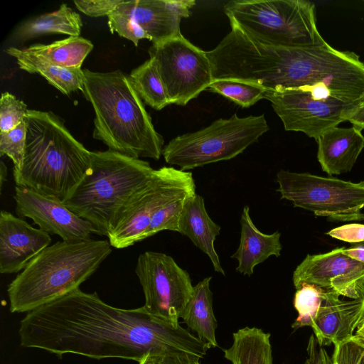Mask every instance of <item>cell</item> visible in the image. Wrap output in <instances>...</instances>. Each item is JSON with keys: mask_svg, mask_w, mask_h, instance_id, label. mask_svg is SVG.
<instances>
[{"mask_svg": "<svg viewBox=\"0 0 364 364\" xmlns=\"http://www.w3.org/2000/svg\"><path fill=\"white\" fill-rule=\"evenodd\" d=\"M189 196L175 200L159 210L152 217L149 226L144 234V240L163 230L178 232L181 213L186 198Z\"/></svg>", "mask_w": 364, "mask_h": 364, "instance_id": "f1b7e54d", "label": "cell"}, {"mask_svg": "<svg viewBox=\"0 0 364 364\" xmlns=\"http://www.w3.org/2000/svg\"><path fill=\"white\" fill-rule=\"evenodd\" d=\"M343 252L350 258L359 262L364 263V247L352 245L350 248H343Z\"/></svg>", "mask_w": 364, "mask_h": 364, "instance_id": "74e56055", "label": "cell"}, {"mask_svg": "<svg viewBox=\"0 0 364 364\" xmlns=\"http://www.w3.org/2000/svg\"><path fill=\"white\" fill-rule=\"evenodd\" d=\"M107 24L111 33H117L119 36L131 41L136 47L138 46L141 39L151 41L146 31L137 25L119 5L107 16Z\"/></svg>", "mask_w": 364, "mask_h": 364, "instance_id": "4dcf8cb0", "label": "cell"}, {"mask_svg": "<svg viewBox=\"0 0 364 364\" xmlns=\"http://www.w3.org/2000/svg\"><path fill=\"white\" fill-rule=\"evenodd\" d=\"M6 176H7V168L5 164L3 161H1V166H0V186H1V191L2 190V187L4 185V182L6 180Z\"/></svg>", "mask_w": 364, "mask_h": 364, "instance_id": "60d3db41", "label": "cell"}, {"mask_svg": "<svg viewBox=\"0 0 364 364\" xmlns=\"http://www.w3.org/2000/svg\"><path fill=\"white\" fill-rule=\"evenodd\" d=\"M21 345L60 358L74 353L95 359L141 361L148 356L203 358L209 349L196 336L150 314L144 306L124 309L79 289L34 309L20 322Z\"/></svg>", "mask_w": 364, "mask_h": 364, "instance_id": "6da1fadb", "label": "cell"}, {"mask_svg": "<svg viewBox=\"0 0 364 364\" xmlns=\"http://www.w3.org/2000/svg\"><path fill=\"white\" fill-rule=\"evenodd\" d=\"M194 0L124 1L119 6L149 36L153 44L181 36L182 18L191 14Z\"/></svg>", "mask_w": 364, "mask_h": 364, "instance_id": "2e32d148", "label": "cell"}, {"mask_svg": "<svg viewBox=\"0 0 364 364\" xmlns=\"http://www.w3.org/2000/svg\"><path fill=\"white\" fill-rule=\"evenodd\" d=\"M362 300V314L353 338L364 346V296Z\"/></svg>", "mask_w": 364, "mask_h": 364, "instance_id": "ab89813d", "label": "cell"}, {"mask_svg": "<svg viewBox=\"0 0 364 364\" xmlns=\"http://www.w3.org/2000/svg\"><path fill=\"white\" fill-rule=\"evenodd\" d=\"M317 159L322 170L330 176L351 171L364 148V136L355 127H334L316 140Z\"/></svg>", "mask_w": 364, "mask_h": 364, "instance_id": "ac0fdd59", "label": "cell"}, {"mask_svg": "<svg viewBox=\"0 0 364 364\" xmlns=\"http://www.w3.org/2000/svg\"><path fill=\"white\" fill-rule=\"evenodd\" d=\"M224 11L230 24L264 43L300 47L325 42L315 5L307 0H235Z\"/></svg>", "mask_w": 364, "mask_h": 364, "instance_id": "8992f818", "label": "cell"}, {"mask_svg": "<svg viewBox=\"0 0 364 364\" xmlns=\"http://www.w3.org/2000/svg\"><path fill=\"white\" fill-rule=\"evenodd\" d=\"M361 314V299L342 300L338 294L325 290L311 326L314 335L322 346L348 340L353 336Z\"/></svg>", "mask_w": 364, "mask_h": 364, "instance_id": "e0dca14e", "label": "cell"}, {"mask_svg": "<svg viewBox=\"0 0 364 364\" xmlns=\"http://www.w3.org/2000/svg\"><path fill=\"white\" fill-rule=\"evenodd\" d=\"M343 248L323 254L307 255L293 273L295 288L312 284L339 296L362 299L364 296V263L344 255Z\"/></svg>", "mask_w": 364, "mask_h": 364, "instance_id": "4fadbf2b", "label": "cell"}, {"mask_svg": "<svg viewBox=\"0 0 364 364\" xmlns=\"http://www.w3.org/2000/svg\"><path fill=\"white\" fill-rule=\"evenodd\" d=\"M264 114L218 119L209 126L171 139L164 146L165 161L188 170L227 161L242 153L269 130Z\"/></svg>", "mask_w": 364, "mask_h": 364, "instance_id": "52a82bcc", "label": "cell"}, {"mask_svg": "<svg viewBox=\"0 0 364 364\" xmlns=\"http://www.w3.org/2000/svg\"><path fill=\"white\" fill-rule=\"evenodd\" d=\"M135 273L145 298L144 307L151 315L178 325L194 286L188 272L165 253L139 255Z\"/></svg>", "mask_w": 364, "mask_h": 364, "instance_id": "8fae6325", "label": "cell"}, {"mask_svg": "<svg viewBox=\"0 0 364 364\" xmlns=\"http://www.w3.org/2000/svg\"><path fill=\"white\" fill-rule=\"evenodd\" d=\"M82 22L80 15L67 4H63L53 12L28 19L14 31L13 39L24 42L38 36L48 34H63L80 36Z\"/></svg>", "mask_w": 364, "mask_h": 364, "instance_id": "603a6c76", "label": "cell"}, {"mask_svg": "<svg viewBox=\"0 0 364 364\" xmlns=\"http://www.w3.org/2000/svg\"><path fill=\"white\" fill-rule=\"evenodd\" d=\"M92 48L93 44L89 40L81 36H69L50 44H33L23 49L50 63L79 68Z\"/></svg>", "mask_w": 364, "mask_h": 364, "instance_id": "d4e9b609", "label": "cell"}, {"mask_svg": "<svg viewBox=\"0 0 364 364\" xmlns=\"http://www.w3.org/2000/svg\"><path fill=\"white\" fill-rule=\"evenodd\" d=\"M26 138L19 171H13L16 186L65 201L91 166V151L51 112L28 109Z\"/></svg>", "mask_w": 364, "mask_h": 364, "instance_id": "3957f363", "label": "cell"}, {"mask_svg": "<svg viewBox=\"0 0 364 364\" xmlns=\"http://www.w3.org/2000/svg\"><path fill=\"white\" fill-rule=\"evenodd\" d=\"M240 245L231 256L238 262L236 272L250 277L255 267L270 256L279 257L282 250L281 233L265 234L259 230L250 215V208H243L240 217Z\"/></svg>", "mask_w": 364, "mask_h": 364, "instance_id": "ffe728a7", "label": "cell"}, {"mask_svg": "<svg viewBox=\"0 0 364 364\" xmlns=\"http://www.w3.org/2000/svg\"><path fill=\"white\" fill-rule=\"evenodd\" d=\"M14 199L16 213L28 218L40 229L57 235L66 242L88 240L95 230L93 225L68 209L61 200L31 189L16 186Z\"/></svg>", "mask_w": 364, "mask_h": 364, "instance_id": "5bb4252c", "label": "cell"}, {"mask_svg": "<svg viewBox=\"0 0 364 364\" xmlns=\"http://www.w3.org/2000/svg\"><path fill=\"white\" fill-rule=\"evenodd\" d=\"M264 99L271 102L285 130L301 132L315 140L328 129L348 121L363 102L316 98L304 87L267 90Z\"/></svg>", "mask_w": 364, "mask_h": 364, "instance_id": "7c38bea8", "label": "cell"}, {"mask_svg": "<svg viewBox=\"0 0 364 364\" xmlns=\"http://www.w3.org/2000/svg\"><path fill=\"white\" fill-rule=\"evenodd\" d=\"M221 228L209 216L204 198L196 193L186 198L178 225V232L191 242L210 259L216 272L225 275L214 242Z\"/></svg>", "mask_w": 364, "mask_h": 364, "instance_id": "d6986e66", "label": "cell"}, {"mask_svg": "<svg viewBox=\"0 0 364 364\" xmlns=\"http://www.w3.org/2000/svg\"><path fill=\"white\" fill-rule=\"evenodd\" d=\"M277 191L294 207L333 221L364 220V181L353 183L309 173L281 169Z\"/></svg>", "mask_w": 364, "mask_h": 364, "instance_id": "9c48e42d", "label": "cell"}, {"mask_svg": "<svg viewBox=\"0 0 364 364\" xmlns=\"http://www.w3.org/2000/svg\"><path fill=\"white\" fill-rule=\"evenodd\" d=\"M6 52L16 58L20 69L42 75L62 93L69 95L79 90L82 92L85 76L81 68L56 65L25 52L23 48L9 47Z\"/></svg>", "mask_w": 364, "mask_h": 364, "instance_id": "7402d4cb", "label": "cell"}, {"mask_svg": "<svg viewBox=\"0 0 364 364\" xmlns=\"http://www.w3.org/2000/svg\"><path fill=\"white\" fill-rule=\"evenodd\" d=\"M360 245V246H363L364 247V243L363 244H360V245Z\"/></svg>", "mask_w": 364, "mask_h": 364, "instance_id": "7bdbcfd3", "label": "cell"}, {"mask_svg": "<svg viewBox=\"0 0 364 364\" xmlns=\"http://www.w3.org/2000/svg\"><path fill=\"white\" fill-rule=\"evenodd\" d=\"M91 158L90 168L63 203L89 221L95 234L107 236L122 207L154 169L146 161L109 149L91 151Z\"/></svg>", "mask_w": 364, "mask_h": 364, "instance_id": "5b68a950", "label": "cell"}, {"mask_svg": "<svg viewBox=\"0 0 364 364\" xmlns=\"http://www.w3.org/2000/svg\"><path fill=\"white\" fill-rule=\"evenodd\" d=\"M26 125L23 121L8 132H0V154L6 155L14 163L13 171L21 168L26 146Z\"/></svg>", "mask_w": 364, "mask_h": 364, "instance_id": "f546056e", "label": "cell"}, {"mask_svg": "<svg viewBox=\"0 0 364 364\" xmlns=\"http://www.w3.org/2000/svg\"><path fill=\"white\" fill-rule=\"evenodd\" d=\"M207 90L220 94L242 107H249L264 98L267 90L260 85L236 79L213 80Z\"/></svg>", "mask_w": 364, "mask_h": 364, "instance_id": "4316f807", "label": "cell"}, {"mask_svg": "<svg viewBox=\"0 0 364 364\" xmlns=\"http://www.w3.org/2000/svg\"><path fill=\"white\" fill-rule=\"evenodd\" d=\"M212 277H208L194 286L193 294L182 315L188 329L209 349L218 347L215 330L218 326L213 309V293L210 289Z\"/></svg>", "mask_w": 364, "mask_h": 364, "instance_id": "44dd1931", "label": "cell"}, {"mask_svg": "<svg viewBox=\"0 0 364 364\" xmlns=\"http://www.w3.org/2000/svg\"><path fill=\"white\" fill-rule=\"evenodd\" d=\"M332 364H364V346L353 337L334 345Z\"/></svg>", "mask_w": 364, "mask_h": 364, "instance_id": "d6a6232c", "label": "cell"}, {"mask_svg": "<svg viewBox=\"0 0 364 364\" xmlns=\"http://www.w3.org/2000/svg\"><path fill=\"white\" fill-rule=\"evenodd\" d=\"M196 193L191 172L167 166L154 169L117 213L107 235L110 245L123 249L143 240L159 210Z\"/></svg>", "mask_w": 364, "mask_h": 364, "instance_id": "ba28073f", "label": "cell"}, {"mask_svg": "<svg viewBox=\"0 0 364 364\" xmlns=\"http://www.w3.org/2000/svg\"><path fill=\"white\" fill-rule=\"evenodd\" d=\"M82 93L95 111L93 137L109 149L134 159L159 160L164 139L154 129L129 75L119 70H83Z\"/></svg>", "mask_w": 364, "mask_h": 364, "instance_id": "7a4b0ae2", "label": "cell"}, {"mask_svg": "<svg viewBox=\"0 0 364 364\" xmlns=\"http://www.w3.org/2000/svg\"><path fill=\"white\" fill-rule=\"evenodd\" d=\"M129 77L141 100L153 109L161 110L171 104L155 63L151 58L134 68Z\"/></svg>", "mask_w": 364, "mask_h": 364, "instance_id": "484cf974", "label": "cell"}, {"mask_svg": "<svg viewBox=\"0 0 364 364\" xmlns=\"http://www.w3.org/2000/svg\"><path fill=\"white\" fill-rule=\"evenodd\" d=\"M325 290L312 284H304L296 289L294 306L298 316L291 325L293 329L311 327L321 306Z\"/></svg>", "mask_w": 364, "mask_h": 364, "instance_id": "83f0119b", "label": "cell"}, {"mask_svg": "<svg viewBox=\"0 0 364 364\" xmlns=\"http://www.w3.org/2000/svg\"><path fill=\"white\" fill-rule=\"evenodd\" d=\"M26 105L14 95L5 92L0 100V132H8L24 121Z\"/></svg>", "mask_w": 364, "mask_h": 364, "instance_id": "1f68e13d", "label": "cell"}, {"mask_svg": "<svg viewBox=\"0 0 364 364\" xmlns=\"http://www.w3.org/2000/svg\"><path fill=\"white\" fill-rule=\"evenodd\" d=\"M232 344L224 350L232 364H273L270 333L245 327L232 334Z\"/></svg>", "mask_w": 364, "mask_h": 364, "instance_id": "cb8c5ba5", "label": "cell"}, {"mask_svg": "<svg viewBox=\"0 0 364 364\" xmlns=\"http://www.w3.org/2000/svg\"><path fill=\"white\" fill-rule=\"evenodd\" d=\"M123 0H75L76 8L92 17L108 16Z\"/></svg>", "mask_w": 364, "mask_h": 364, "instance_id": "836d02e7", "label": "cell"}, {"mask_svg": "<svg viewBox=\"0 0 364 364\" xmlns=\"http://www.w3.org/2000/svg\"><path fill=\"white\" fill-rule=\"evenodd\" d=\"M160 357L148 356L139 363V364H159Z\"/></svg>", "mask_w": 364, "mask_h": 364, "instance_id": "b9f144b4", "label": "cell"}, {"mask_svg": "<svg viewBox=\"0 0 364 364\" xmlns=\"http://www.w3.org/2000/svg\"><path fill=\"white\" fill-rule=\"evenodd\" d=\"M306 352L305 364H332L331 358L323 346L318 343L314 334L309 339Z\"/></svg>", "mask_w": 364, "mask_h": 364, "instance_id": "d590c367", "label": "cell"}, {"mask_svg": "<svg viewBox=\"0 0 364 364\" xmlns=\"http://www.w3.org/2000/svg\"><path fill=\"white\" fill-rule=\"evenodd\" d=\"M199 360L191 356L171 355L160 357L159 364H200Z\"/></svg>", "mask_w": 364, "mask_h": 364, "instance_id": "8d00e7d4", "label": "cell"}, {"mask_svg": "<svg viewBox=\"0 0 364 364\" xmlns=\"http://www.w3.org/2000/svg\"><path fill=\"white\" fill-rule=\"evenodd\" d=\"M171 104L184 106L213 81L205 51L183 35L154 43L149 48Z\"/></svg>", "mask_w": 364, "mask_h": 364, "instance_id": "30bf717a", "label": "cell"}, {"mask_svg": "<svg viewBox=\"0 0 364 364\" xmlns=\"http://www.w3.org/2000/svg\"><path fill=\"white\" fill-rule=\"evenodd\" d=\"M330 237L353 245L364 243V225L358 223L347 224L329 230Z\"/></svg>", "mask_w": 364, "mask_h": 364, "instance_id": "e575fe53", "label": "cell"}, {"mask_svg": "<svg viewBox=\"0 0 364 364\" xmlns=\"http://www.w3.org/2000/svg\"><path fill=\"white\" fill-rule=\"evenodd\" d=\"M108 240L57 242L33 258L9 284L10 311L30 312L80 288L112 252Z\"/></svg>", "mask_w": 364, "mask_h": 364, "instance_id": "277c9868", "label": "cell"}, {"mask_svg": "<svg viewBox=\"0 0 364 364\" xmlns=\"http://www.w3.org/2000/svg\"><path fill=\"white\" fill-rule=\"evenodd\" d=\"M348 121L359 130L364 129V100Z\"/></svg>", "mask_w": 364, "mask_h": 364, "instance_id": "f35d334b", "label": "cell"}, {"mask_svg": "<svg viewBox=\"0 0 364 364\" xmlns=\"http://www.w3.org/2000/svg\"><path fill=\"white\" fill-rule=\"evenodd\" d=\"M50 234L29 225L11 213H0V272L13 274L28 263L51 242Z\"/></svg>", "mask_w": 364, "mask_h": 364, "instance_id": "9a60e30c", "label": "cell"}]
</instances>
